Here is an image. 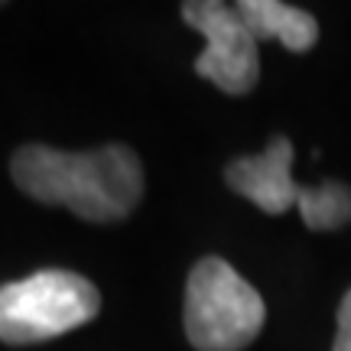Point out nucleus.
Masks as SVG:
<instances>
[{
	"label": "nucleus",
	"instance_id": "obj_1",
	"mask_svg": "<svg viewBox=\"0 0 351 351\" xmlns=\"http://www.w3.org/2000/svg\"><path fill=\"white\" fill-rule=\"evenodd\" d=\"M10 176L29 199L62 205L91 225L124 221L143 199V166L124 143H104L88 153L26 143L13 153Z\"/></svg>",
	"mask_w": 351,
	"mask_h": 351
},
{
	"label": "nucleus",
	"instance_id": "obj_2",
	"mask_svg": "<svg viewBox=\"0 0 351 351\" xmlns=\"http://www.w3.org/2000/svg\"><path fill=\"white\" fill-rule=\"evenodd\" d=\"M267 322L263 296L221 257H202L186 280L182 326L195 351H244Z\"/></svg>",
	"mask_w": 351,
	"mask_h": 351
},
{
	"label": "nucleus",
	"instance_id": "obj_3",
	"mask_svg": "<svg viewBox=\"0 0 351 351\" xmlns=\"http://www.w3.org/2000/svg\"><path fill=\"white\" fill-rule=\"evenodd\" d=\"M101 313L98 287L72 270H39L0 287V341L39 345L91 322Z\"/></svg>",
	"mask_w": 351,
	"mask_h": 351
},
{
	"label": "nucleus",
	"instance_id": "obj_4",
	"mask_svg": "<svg viewBox=\"0 0 351 351\" xmlns=\"http://www.w3.org/2000/svg\"><path fill=\"white\" fill-rule=\"evenodd\" d=\"M182 20L205 36V49L195 59V72L218 85L225 95H247L261 78L257 39L244 26L241 13L221 0H189Z\"/></svg>",
	"mask_w": 351,
	"mask_h": 351
},
{
	"label": "nucleus",
	"instance_id": "obj_5",
	"mask_svg": "<svg viewBox=\"0 0 351 351\" xmlns=\"http://www.w3.org/2000/svg\"><path fill=\"white\" fill-rule=\"evenodd\" d=\"M225 182L238 195L254 202L267 215H283L300 205V189L293 179V143L276 134L270 147L257 156L231 160L225 169Z\"/></svg>",
	"mask_w": 351,
	"mask_h": 351
},
{
	"label": "nucleus",
	"instance_id": "obj_6",
	"mask_svg": "<svg viewBox=\"0 0 351 351\" xmlns=\"http://www.w3.org/2000/svg\"><path fill=\"white\" fill-rule=\"evenodd\" d=\"M234 10L257 43L276 39L289 52H309L319 43V23L313 13L300 10L283 0H241Z\"/></svg>",
	"mask_w": 351,
	"mask_h": 351
},
{
	"label": "nucleus",
	"instance_id": "obj_7",
	"mask_svg": "<svg viewBox=\"0 0 351 351\" xmlns=\"http://www.w3.org/2000/svg\"><path fill=\"white\" fill-rule=\"evenodd\" d=\"M300 215L309 231H335L351 221V189L335 179L300 189Z\"/></svg>",
	"mask_w": 351,
	"mask_h": 351
},
{
	"label": "nucleus",
	"instance_id": "obj_8",
	"mask_svg": "<svg viewBox=\"0 0 351 351\" xmlns=\"http://www.w3.org/2000/svg\"><path fill=\"white\" fill-rule=\"evenodd\" d=\"M332 351H351V289L339 306V328H335V345Z\"/></svg>",
	"mask_w": 351,
	"mask_h": 351
}]
</instances>
